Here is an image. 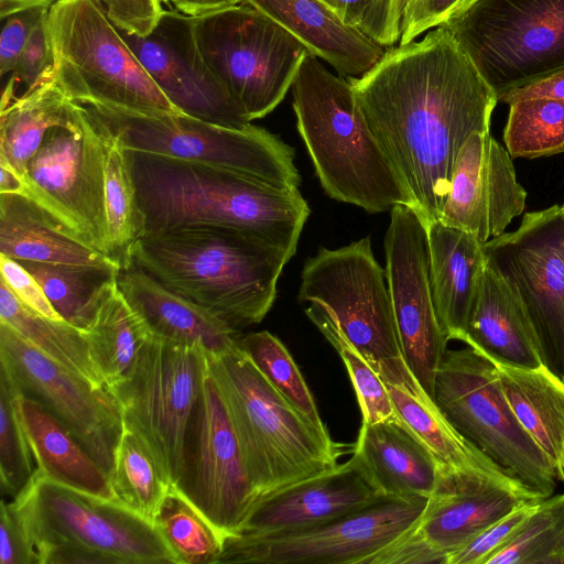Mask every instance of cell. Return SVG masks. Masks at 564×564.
Returning <instances> with one entry per match:
<instances>
[{"label": "cell", "mask_w": 564, "mask_h": 564, "mask_svg": "<svg viewBox=\"0 0 564 564\" xmlns=\"http://www.w3.org/2000/svg\"><path fill=\"white\" fill-rule=\"evenodd\" d=\"M348 80L413 208L426 226L440 220L462 145L489 131L495 91L444 25Z\"/></svg>", "instance_id": "1"}, {"label": "cell", "mask_w": 564, "mask_h": 564, "mask_svg": "<svg viewBox=\"0 0 564 564\" xmlns=\"http://www.w3.org/2000/svg\"><path fill=\"white\" fill-rule=\"evenodd\" d=\"M140 215L141 236L214 226L251 235L296 253L311 214L300 191L276 188L223 166L127 151Z\"/></svg>", "instance_id": "2"}, {"label": "cell", "mask_w": 564, "mask_h": 564, "mask_svg": "<svg viewBox=\"0 0 564 564\" xmlns=\"http://www.w3.org/2000/svg\"><path fill=\"white\" fill-rule=\"evenodd\" d=\"M291 257L246 232L214 226L142 235L131 261L236 329L263 321Z\"/></svg>", "instance_id": "3"}, {"label": "cell", "mask_w": 564, "mask_h": 564, "mask_svg": "<svg viewBox=\"0 0 564 564\" xmlns=\"http://www.w3.org/2000/svg\"><path fill=\"white\" fill-rule=\"evenodd\" d=\"M292 89L297 131L324 192L370 214L412 206L390 160L373 137L348 78L308 53Z\"/></svg>", "instance_id": "4"}, {"label": "cell", "mask_w": 564, "mask_h": 564, "mask_svg": "<svg viewBox=\"0 0 564 564\" xmlns=\"http://www.w3.org/2000/svg\"><path fill=\"white\" fill-rule=\"evenodd\" d=\"M206 360L258 499L334 469L352 447L334 442L326 427L280 393L240 346L206 352Z\"/></svg>", "instance_id": "5"}, {"label": "cell", "mask_w": 564, "mask_h": 564, "mask_svg": "<svg viewBox=\"0 0 564 564\" xmlns=\"http://www.w3.org/2000/svg\"><path fill=\"white\" fill-rule=\"evenodd\" d=\"M9 507L35 564H177L155 523L39 469Z\"/></svg>", "instance_id": "6"}, {"label": "cell", "mask_w": 564, "mask_h": 564, "mask_svg": "<svg viewBox=\"0 0 564 564\" xmlns=\"http://www.w3.org/2000/svg\"><path fill=\"white\" fill-rule=\"evenodd\" d=\"M79 105L99 132L127 151L218 165L281 189L297 191L301 184L294 149L264 128H228L181 112Z\"/></svg>", "instance_id": "7"}, {"label": "cell", "mask_w": 564, "mask_h": 564, "mask_svg": "<svg viewBox=\"0 0 564 564\" xmlns=\"http://www.w3.org/2000/svg\"><path fill=\"white\" fill-rule=\"evenodd\" d=\"M54 78L77 104L180 112L96 0H58L47 14ZM182 113V112H181Z\"/></svg>", "instance_id": "8"}, {"label": "cell", "mask_w": 564, "mask_h": 564, "mask_svg": "<svg viewBox=\"0 0 564 564\" xmlns=\"http://www.w3.org/2000/svg\"><path fill=\"white\" fill-rule=\"evenodd\" d=\"M434 401L460 435L525 489L541 499L553 495L556 469L518 421L489 358L469 346L447 349Z\"/></svg>", "instance_id": "9"}, {"label": "cell", "mask_w": 564, "mask_h": 564, "mask_svg": "<svg viewBox=\"0 0 564 564\" xmlns=\"http://www.w3.org/2000/svg\"><path fill=\"white\" fill-rule=\"evenodd\" d=\"M441 25L498 99L564 69V0H470Z\"/></svg>", "instance_id": "10"}, {"label": "cell", "mask_w": 564, "mask_h": 564, "mask_svg": "<svg viewBox=\"0 0 564 564\" xmlns=\"http://www.w3.org/2000/svg\"><path fill=\"white\" fill-rule=\"evenodd\" d=\"M194 33L205 63L250 121L283 100L310 53L283 26L245 2L194 17Z\"/></svg>", "instance_id": "11"}, {"label": "cell", "mask_w": 564, "mask_h": 564, "mask_svg": "<svg viewBox=\"0 0 564 564\" xmlns=\"http://www.w3.org/2000/svg\"><path fill=\"white\" fill-rule=\"evenodd\" d=\"M206 371L204 349L150 335L129 372L107 387L123 426L145 445L170 487L182 474L187 429Z\"/></svg>", "instance_id": "12"}, {"label": "cell", "mask_w": 564, "mask_h": 564, "mask_svg": "<svg viewBox=\"0 0 564 564\" xmlns=\"http://www.w3.org/2000/svg\"><path fill=\"white\" fill-rule=\"evenodd\" d=\"M534 332L543 365L564 375V208L527 213L520 226L484 243Z\"/></svg>", "instance_id": "13"}, {"label": "cell", "mask_w": 564, "mask_h": 564, "mask_svg": "<svg viewBox=\"0 0 564 564\" xmlns=\"http://www.w3.org/2000/svg\"><path fill=\"white\" fill-rule=\"evenodd\" d=\"M297 300L321 305L375 370L402 357L386 269L370 236L337 249L322 247L307 258Z\"/></svg>", "instance_id": "14"}, {"label": "cell", "mask_w": 564, "mask_h": 564, "mask_svg": "<svg viewBox=\"0 0 564 564\" xmlns=\"http://www.w3.org/2000/svg\"><path fill=\"white\" fill-rule=\"evenodd\" d=\"M427 499L383 496L317 525L228 535L218 564H366L416 523Z\"/></svg>", "instance_id": "15"}, {"label": "cell", "mask_w": 564, "mask_h": 564, "mask_svg": "<svg viewBox=\"0 0 564 564\" xmlns=\"http://www.w3.org/2000/svg\"><path fill=\"white\" fill-rule=\"evenodd\" d=\"M23 181V196L108 256L105 142L79 104L67 124L46 132L26 165Z\"/></svg>", "instance_id": "16"}, {"label": "cell", "mask_w": 564, "mask_h": 564, "mask_svg": "<svg viewBox=\"0 0 564 564\" xmlns=\"http://www.w3.org/2000/svg\"><path fill=\"white\" fill-rule=\"evenodd\" d=\"M0 368L22 394L50 411L111 475L124 426L119 404L107 387L66 369L2 322Z\"/></svg>", "instance_id": "17"}, {"label": "cell", "mask_w": 564, "mask_h": 564, "mask_svg": "<svg viewBox=\"0 0 564 564\" xmlns=\"http://www.w3.org/2000/svg\"><path fill=\"white\" fill-rule=\"evenodd\" d=\"M173 488L224 538L239 533L258 500L208 367L187 429L182 474Z\"/></svg>", "instance_id": "18"}, {"label": "cell", "mask_w": 564, "mask_h": 564, "mask_svg": "<svg viewBox=\"0 0 564 564\" xmlns=\"http://www.w3.org/2000/svg\"><path fill=\"white\" fill-rule=\"evenodd\" d=\"M386 273L401 356L412 375L434 399L437 369L448 339L433 303L426 225L415 209L390 210L384 236Z\"/></svg>", "instance_id": "19"}, {"label": "cell", "mask_w": 564, "mask_h": 564, "mask_svg": "<svg viewBox=\"0 0 564 564\" xmlns=\"http://www.w3.org/2000/svg\"><path fill=\"white\" fill-rule=\"evenodd\" d=\"M122 37L170 102L182 113L218 126L251 124L243 109L205 63L194 33V17L164 10L147 36Z\"/></svg>", "instance_id": "20"}, {"label": "cell", "mask_w": 564, "mask_h": 564, "mask_svg": "<svg viewBox=\"0 0 564 564\" xmlns=\"http://www.w3.org/2000/svg\"><path fill=\"white\" fill-rule=\"evenodd\" d=\"M512 158L490 132H474L462 145L440 221L481 243L502 235L525 207Z\"/></svg>", "instance_id": "21"}, {"label": "cell", "mask_w": 564, "mask_h": 564, "mask_svg": "<svg viewBox=\"0 0 564 564\" xmlns=\"http://www.w3.org/2000/svg\"><path fill=\"white\" fill-rule=\"evenodd\" d=\"M538 500L542 499L492 462L446 468L413 530L448 560L496 521Z\"/></svg>", "instance_id": "22"}, {"label": "cell", "mask_w": 564, "mask_h": 564, "mask_svg": "<svg viewBox=\"0 0 564 564\" xmlns=\"http://www.w3.org/2000/svg\"><path fill=\"white\" fill-rule=\"evenodd\" d=\"M381 497L352 454L332 470L259 498L239 533L268 534L317 525Z\"/></svg>", "instance_id": "23"}, {"label": "cell", "mask_w": 564, "mask_h": 564, "mask_svg": "<svg viewBox=\"0 0 564 564\" xmlns=\"http://www.w3.org/2000/svg\"><path fill=\"white\" fill-rule=\"evenodd\" d=\"M117 285L152 336L212 355L239 347V329L170 291L132 261L120 268Z\"/></svg>", "instance_id": "24"}, {"label": "cell", "mask_w": 564, "mask_h": 564, "mask_svg": "<svg viewBox=\"0 0 564 564\" xmlns=\"http://www.w3.org/2000/svg\"><path fill=\"white\" fill-rule=\"evenodd\" d=\"M351 454L387 497L430 498L447 468L399 416L362 423Z\"/></svg>", "instance_id": "25"}, {"label": "cell", "mask_w": 564, "mask_h": 564, "mask_svg": "<svg viewBox=\"0 0 564 564\" xmlns=\"http://www.w3.org/2000/svg\"><path fill=\"white\" fill-rule=\"evenodd\" d=\"M327 62L338 75L358 78L383 56L386 47L346 23L323 0H243Z\"/></svg>", "instance_id": "26"}, {"label": "cell", "mask_w": 564, "mask_h": 564, "mask_svg": "<svg viewBox=\"0 0 564 564\" xmlns=\"http://www.w3.org/2000/svg\"><path fill=\"white\" fill-rule=\"evenodd\" d=\"M426 229L436 316L448 341H462L487 263L484 243L440 220L429 224Z\"/></svg>", "instance_id": "27"}, {"label": "cell", "mask_w": 564, "mask_h": 564, "mask_svg": "<svg viewBox=\"0 0 564 564\" xmlns=\"http://www.w3.org/2000/svg\"><path fill=\"white\" fill-rule=\"evenodd\" d=\"M494 362L543 366L532 326L505 281L486 263L462 339Z\"/></svg>", "instance_id": "28"}, {"label": "cell", "mask_w": 564, "mask_h": 564, "mask_svg": "<svg viewBox=\"0 0 564 564\" xmlns=\"http://www.w3.org/2000/svg\"><path fill=\"white\" fill-rule=\"evenodd\" d=\"M0 253L17 261L120 268L20 194H0Z\"/></svg>", "instance_id": "29"}, {"label": "cell", "mask_w": 564, "mask_h": 564, "mask_svg": "<svg viewBox=\"0 0 564 564\" xmlns=\"http://www.w3.org/2000/svg\"><path fill=\"white\" fill-rule=\"evenodd\" d=\"M15 405L37 469L43 475L66 487L117 500L109 476L63 423L19 390Z\"/></svg>", "instance_id": "30"}, {"label": "cell", "mask_w": 564, "mask_h": 564, "mask_svg": "<svg viewBox=\"0 0 564 564\" xmlns=\"http://www.w3.org/2000/svg\"><path fill=\"white\" fill-rule=\"evenodd\" d=\"M397 415L449 469H465L491 462L460 435L432 397L422 388L402 357L378 365Z\"/></svg>", "instance_id": "31"}, {"label": "cell", "mask_w": 564, "mask_h": 564, "mask_svg": "<svg viewBox=\"0 0 564 564\" xmlns=\"http://www.w3.org/2000/svg\"><path fill=\"white\" fill-rule=\"evenodd\" d=\"M494 364L514 415L557 474L564 443V381L544 365L520 368Z\"/></svg>", "instance_id": "32"}, {"label": "cell", "mask_w": 564, "mask_h": 564, "mask_svg": "<svg viewBox=\"0 0 564 564\" xmlns=\"http://www.w3.org/2000/svg\"><path fill=\"white\" fill-rule=\"evenodd\" d=\"M75 109L76 102L66 97L54 77L25 90L0 109V159L23 178L46 132L67 124Z\"/></svg>", "instance_id": "33"}, {"label": "cell", "mask_w": 564, "mask_h": 564, "mask_svg": "<svg viewBox=\"0 0 564 564\" xmlns=\"http://www.w3.org/2000/svg\"><path fill=\"white\" fill-rule=\"evenodd\" d=\"M40 283L68 324L87 332L107 296L117 288L119 267L19 261Z\"/></svg>", "instance_id": "34"}, {"label": "cell", "mask_w": 564, "mask_h": 564, "mask_svg": "<svg viewBox=\"0 0 564 564\" xmlns=\"http://www.w3.org/2000/svg\"><path fill=\"white\" fill-rule=\"evenodd\" d=\"M0 322L11 326L23 339L46 356L98 387H106L91 357L85 332L45 317L25 306L0 281Z\"/></svg>", "instance_id": "35"}, {"label": "cell", "mask_w": 564, "mask_h": 564, "mask_svg": "<svg viewBox=\"0 0 564 564\" xmlns=\"http://www.w3.org/2000/svg\"><path fill=\"white\" fill-rule=\"evenodd\" d=\"M85 335L105 386L109 387L129 372L151 334L117 285Z\"/></svg>", "instance_id": "36"}, {"label": "cell", "mask_w": 564, "mask_h": 564, "mask_svg": "<svg viewBox=\"0 0 564 564\" xmlns=\"http://www.w3.org/2000/svg\"><path fill=\"white\" fill-rule=\"evenodd\" d=\"M101 135L105 142L107 253L121 268L131 262V250L141 237L140 215L126 150L118 140Z\"/></svg>", "instance_id": "37"}, {"label": "cell", "mask_w": 564, "mask_h": 564, "mask_svg": "<svg viewBox=\"0 0 564 564\" xmlns=\"http://www.w3.org/2000/svg\"><path fill=\"white\" fill-rule=\"evenodd\" d=\"M109 479L120 503L154 523L170 486L145 445L126 427Z\"/></svg>", "instance_id": "38"}, {"label": "cell", "mask_w": 564, "mask_h": 564, "mask_svg": "<svg viewBox=\"0 0 564 564\" xmlns=\"http://www.w3.org/2000/svg\"><path fill=\"white\" fill-rule=\"evenodd\" d=\"M154 523L177 564H218L225 538L175 488H169Z\"/></svg>", "instance_id": "39"}, {"label": "cell", "mask_w": 564, "mask_h": 564, "mask_svg": "<svg viewBox=\"0 0 564 564\" xmlns=\"http://www.w3.org/2000/svg\"><path fill=\"white\" fill-rule=\"evenodd\" d=\"M503 141L512 159L564 153V101L528 99L509 104Z\"/></svg>", "instance_id": "40"}, {"label": "cell", "mask_w": 564, "mask_h": 564, "mask_svg": "<svg viewBox=\"0 0 564 564\" xmlns=\"http://www.w3.org/2000/svg\"><path fill=\"white\" fill-rule=\"evenodd\" d=\"M486 564H564V494L542 499Z\"/></svg>", "instance_id": "41"}, {"label": "cell", "mask_w": 564, "mask_h": 564, "mask_svg": "<svg viewBox=\"0 0 564 564\" xmlns=\"http://www.w3.org/2000/svg\"><path fill=\"white\" fill-rule=\"evenodd\" d=\"M305 314L339 354L354 386L362 423L372 424L397 417L381 377L346 338L332 316L316 303H308Z\"/></svg>", "instance_id": "42"}, {"label": "cell", "mask_w": 564, "mask_h": 564, "mask_svg": "<svg viewBox=\"0 0 564 564\" xmlns=\"http://www.w3.org/2000/svg\"><path fill=\"white\" fill-rule=\"evenodd\" d=\"M241 350L262 376L315 424L323 423L314 397L283 343L268 330L251 332L239 339Z\"/></svg>", "instance_id": "43"}, {"label": "cell", "mask_w": 564, "mask_h": 564, "mask_svg": "<svg viewBox=\"0 0 564 564\" xmlns=\"http://www.w3.org/2000/svg\"><path fill=\"white\" fill-rule=\"evenodd\" d=\"M17 388L0 368V488L3 496H18L33 477L31 452L17 405Z\"/></svg>", "instance_id": "44"}, {"label": "cell", "mask_w": 564, "mask_h": 564, "mask_svg": "<svg viewBox=\"0 0 564 564\" xmlns=\"http://www.w3.org/2000/svg\"><path fill=\"white\" fill-rule=\"evenodd\" d=\"M346 23L386 48L399 43L401 30L394 19L393 0H323Z\"/></svg>", "instance_id": "45"}, {"label": "cell", "mask_w": 564, "mask_h": 564, "mask_svg": "<svg viewBox=\"0 0 564 564\" xmlns=\"http://www.w3.org/2000/svg\"><path fill=\"white\" fill-rule=\"evenodd\" d=\"M540 501L525 503L496 521L468 544L452 553L447 564H486L489 557L513 539Z\"/></svg>", "instance_id": "46"}, {"label": "cell", "mask_w": 564, "mask_h": 564, "mask_svg": "<svg viewBox=\"0 0 564 564\" xmlns=\"http://www.w3.org/2000/svg\"><path fill=\"white\" fill-rule=\"evenodd\" d=\"M47 14L42 18L23 48L12 76L26 90L54 77V54L48 31Z\"/></svg>", "instance_id": "47"}, {"label": "cell", "mask_w": 564, "mask_h": 564, "mask_svg": "<svg viewBox=\"0 0 564 564\" xmlns=\"http://www.w3.org/2000/svg\"><path fill=\"white\" fill-rule=\"evenodd\" d=\"M108 19L120 31L138 36L149 35L163 13L160 0H96Z\"/></svg>", "instance_id": "48"}, {"label": "cell", "mask_w": 564, "mask_h": 564, "mask_svg": "<svg viewBox=\"0 0 564 564\" xmlns=\"http://www.w3.org/2000/svg\"><path fill=\"white\" fill-rule=\"evenodd\" d=\"M50 8L36 7L10 14L0 35V74L12 73L33 31Z\"/></svg>", "instance_id": "49"}, {"label": "cell", "mask_w": 564, "mask_h": 564, "mask_svg": "<svg viewBox=\"0 0 564 564\" xmlns=\"http://www.w3.org/2000/svg\"><path fill=\"white\" fill-rule=\"evenodd\" d=\"M470 0H412L401 18L399 44L415 41L424 32L443 24L447 18Z\"/></svg>", "instance_id": "50"}, {"label": "cell", "mask_w": 564, "mask_h": 564, "mask_svg": "<svg viewBox=\"0 0 564 564\" xmlns=\"http://www.w3.org/2000/svg\"><path fill=\"white\" fill-rule=\"evenodd\" d=\"M1 280L25 306L57 321H64L55 311L36 279L17 260L0 253Z\"/></svg>", "instance_id": "51"}, {"label": "cell", "mask_w": 564, "mask_h": 564, "mask_svg": "<svg viewBox=\"0 0 564 564\" xmlns=\"http://www.w3.org/2000/svg\"><path fill=\"white\" fill-rule=\"evenodd\" d=\"M413 527L373 554L366 564H446L447 557L424 541Z\"/></svg>", "instance_id": "52"}, {"label": "cell", "mask_w": 564, "mask_h": 564, "mask_svg": "<svg viewBox=\"0 0 564 564\" xmlns=\"http://www.w3.org/2000/svg\"><path fill=\"white\" fill-rule=\"evenodd\" d=\"M0 564H35L24 533L9 503H0Z\"/></svg>", "instance_id": "53"}, {"label": "cell", "mask_w": 564, "mask_h": 564, "mask_svg": "<svg viewBox=\"0 0 564 564\" xmlns=\"http://www.w3.org/2000/svg\"><path fill=\"white\" fill-rule=\"evenodd\" d=\"M528 99L564 101V69L501 96L498 101L512 104Z\"/></svg>", "instance_id": "54"}, {"label": "cell", "mask_w": 564, "mask_h": 564, "mask_svg": "<svg viewBox=\"0 0 564 564\" xmlns=\"http://www.w3.org/2000/svg\"><path fill=\"white\" fill-rule=\"evenodd\" d=\"M243 0H171L170 3L175 10L189 15L197 17L203 13L224 9L242 3Z\"/></svg>", "instance_id": "55"}, {"label": "cell", "mask_w": 564, "mask_h": 564, "mask_svg": "<svg viewBox=\"0 0 564 564\" xmlns=\"http://www.w3.org/2000/svg\"><path fill=\"white\" fill-rule=\"evenodd\" d=\"M24 191L23 178L4 160L0 159V194L23 195Z\"/></svg>", "instance_id": "56"}, {"label": "cell", "mask_w": 564, "mask_h": 564, "mask_svg": "<svg viewBox=\"0 0 564 564\" xmlns=\"http://www.w3.org/2000/svg\"><path fill=\"white\" fill-rule=\"evenodd\" d=\"M58 0H0V18L3 20L19 11L45 7L51 8Z\"/></svg>", "instance_id": "57"}, {"label": "cell", "mask_w": 564, "mask_h": 564, "mask_svg": "<svg viewBox=\"0 0 564 564\" xmlns=\"http://www.w3.org/2000/svg\"><path fill=\"white\" fill-rule=\"evenodd\" d=\"M411 1L412 0H393L394 19H395V22L398 23V25L400 26V30H401V18H402L403 11Z\"/></svg>", "instance_id": "58"}, {"label": "cell", "mask_w": 564, "mask_h": 564, "mask_svg": "<svg viewBox=\"0 0 564 564\" xmlns=\"http://www.w3.org/2000/svg\"><path fill=\"white\" fill-rule=\"evenodd\" d=\"M557 477H558V480L564 481V443H563L561 460H560V465H558V469H557Z\"/></svg>", "instance_id": "59"}, {"label": "cell", "mask_w": 564, "mask_h": 564, "mask_svg": "<svg viewBox=\"0 0 564 564\" xmlns=\"http://www.w3.org/2000/svg\"><path fill=\"white\" fill-rule=\"evenodd\" d=\"M162 3H170L171 0H160Z\"/></svg>", "instance_id": "60"}, {"label": "cell", "mask_w": 564, "mask_h": 564, "mask_svg": "<svg viewBox=\"0 0 564 564\" xmlns=\"http://www.w3.org/2000/svg\"><path fill=\"white\" fill-rule=\"evenodd\" d=\"M562 207L564 208V204L562 205Z\"/></svg>", "instance_id": "61"}, {"label": "cell", "mask_w": 564, "mask_h": 564, "mask_svg": "<svg viewBox=\"0 0 564 564\" xmlns=\"http://www.w3.org/2000/svg\"><path fill=\"white\" fill-rule=\"evenodd\" d=\"M563 381H564V375H563Z\"/></svg>", "instance_id": "62"}]
</instances>
